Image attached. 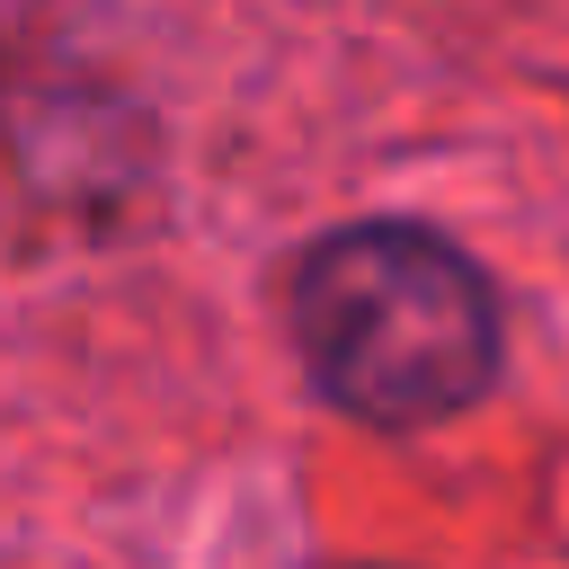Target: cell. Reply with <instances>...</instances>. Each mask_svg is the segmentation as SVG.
Returning <instances> with one entry per match:
<instances>
[{
	"label": "cell",
	"mask_w": 569,
	"mask_h": 569,
	"mask_svg": "<svg viewBox=\"0 0 569 569\" xmlns=\"http://www.w3.org/2000/svg\"><path fill=\"white\" fill-rule=\"evenodd\" d=\"M293 338L311 382L373 427L453 418L498 373V302L480 267L418 222L329 231L293 276Z\"/></svg>",
	"instance_id": "cell-1"
}]
</instances>
